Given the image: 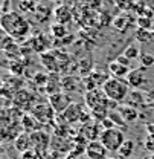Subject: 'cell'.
Wrapping results in <instances>:
<instances>
[{
	"mask_svg": "<svg viewBox=\"0 0 154 159\" xmlns=\"http://www.w3.org/2000/svg\"><path fill=\"white\" fill-rule=\"evenodd\" d=\"M54 19L59 25H67L73 19V12L67 5H61V6H57L54 9Z\"/></svg>",
	"mask_w": 154,
	"mask_h": 159,
	"instance_id": "12",
	"label": "cell"
},
{
	"mask_svg": "<svg viewBox=\"0 0 154 159\" xmlns=\"http://www.w3.org/2000/svg\"><path fill=\"white\" fill-rule=\"evenodd\" d=\"M134 35H136V39H137V41H140V43H150L154 39V32L147 31V29H140V28L136 29Z\"/></svg>",
	"mask_w": 154,
	"mask_h": 159,
	"instance_id": "25",
	"label": "cell"
},
{
	"mask_svg": "<svg viewBox=\"0 0 154 159\" xmlns=\"http://www.w3.org/2000/svg\"><path fill=\"white\" fill-rule=\"evenodd\" d=\"M49 104L52 106L55 113H64L69 109V106L72 104V99H70V97L67 93L59 92V93H55V95L49 97Z\"/></svg>",
	"mask_w": 154,
	"mask_h": 159,
	"instance_id": "5",
	"label": "cell"
},
{
	"mask_svg": "<svg viewBox=\"0 0 154 159\" xmlns=\"http://www.w3.org/2000/svg\"><path fill=\"white\" fill-rule=\"evenodd\" d=\"M102 90L107 95V98L116 102V104L124 102L128 97V93H130L128 92V83L124 81V80L113 78V77H110L108 81L102 86Z\"/></svg>",
	"mask_w": 154,
	"mask_h": 159,
	"instance_id": "2",
	"label": "cell"
},
{
	"mask_svg": "<svg viewBox=\"0 0 154 159\" xmlns=\"http://www.w3.org/2000/svg\"><path fill=\"white\" fill-rule=\"evenodd\" d=\"M14 147H15V150L19 152L20 155H21V153H24V152L32 150V148H34V145H32L31 135H29V133H20L19 136H17V139L14 141Z\"/></svg>",
	"mask_w": 154,
	"mask_h": 159,
	"instance_id": "16",
	"label": "cell"
},
{
	"mask_svg": "<svg viewBox=\"0 0 154 159\" xmlns=\"http://www.w3.org/2000/svg\"><path fill=\"white\" fill-rule=\"evenodd\" d=\"M51 31H52V34H54V37H55V39H63V37H64V34H66V28H64V25H59V23L52 25Z\"/></svg>",
	"mask_w": 154,
	"mask_h": 159,
	"instance_id": "31",
	"label": "cell"
},
{
	"mask_svg": "<svg viewBox=\"0 0 154 159\" xmlns=\"http://www.w3.org/2000/svg\"><path fill=\"white\" fill-rule=\"evenodd\" d=\"M21 125H23V129H24V133H34V132H37V129H38V119L35 118L34 115H23L21 116Z\"/></svg>",
	"mask_w": 154,
	"mask_h": 159,
	"instance_id": "18",
	"label": "cell"
},
{
	"mask_svg": "<svg viewBox=\"0 0 154 159\" xmlns=\"http://www.w3.org/2000/svg\"><path fill=\"white\" fill-rule=\"evenodd\" d=\"M32 2H34V3H37V5H38V3H41V0H32Z\"/></svg>",
	"mask_w": 154,
	"mask_h": 159,
	"instance_id": "40",
	"label": "cell"
},
{
	"mask_svg": "<svg viewBox=\"0 0 154 159\" xmlns=\"http://www.w3.org/2000/svg\"><path fill=\"white\" fill-rule=\"evenodd\" d=\"M0 25H2L3 32L14 40L26 39L31 32V25L26 20V17L23 14H20L19 11H14V9L11 12L2 16Z\"/></svg>",
	"mask_w": 154,
	"mask_h": 159,
	"instance_id": "1",
	"label": "cell"
},
{
	"mask_svg": "<svg viewBox=\"0 0 154 159\" xmlns=\"http://www.w3.org/2000/svg\"><path fill=\"white\" fill-rule=\"evenodd\" d=\"M116 60H117L121 64H124V66H128V67H130V60L127 58V57H124V55H119V57H117Z\"/></svg>",
	"mask_w": 154,
	"mask_h": 159,
	"instance_id": "38",
	"label": "cell"
},
{
	"mask_svg": "<svg viewBox=\"0 0 154 159\" xmlns=\"http://www.w3.org/2000/svg\"><path fill=\"white\" fill-rule=\"evenodd\" d=\"M46 2H57V0H46Z\"/></svg>",
	"mask_w": 154,
	"mask_h": 159,
	"instance_id": "42",
	"label": "cell"
},
{
	"mask_svg": "<svg viewBox=\"0 0 154 159\" xmlns=\"http://www.w3.org/2000/svg\"><path fill=\"white\" fill-rule=\"evenodd\" d=\"M115 5L121 11H130L134 8V0H115Z\"/></svg>",
	"mask_w": 154,
	"mask_h": 159,
	"instance_id": "30",
	"label": "cell"
},
{
	"mask_svg": "<svg viewBox=\"0 0 154 159\" xmlns=\"http://www.w3.org/2000/svg\"><path fill=\"white\" fill-rule=\"evenodd\" d=\"M107 148L102 145L101 141H92L87 142L86 147V158L87 159H107Z\"/></svg>",
	"mask_w": 154,
	"mask_h": 159,
	"instance_id": "7",
	"label": "cell"
},
{
	"mask_svg": "<svg viewBox=\"0 0 154 159\" xmlns=\"http://www.w3.org/2000/svg\"><path fill=\"white\" fill-rule=\"evenodd\" d=\"M99 141H101L102 145L107 148V152L117 153L119 148L122 147V144L125 142V138H124V132L116 127V129L102 130V132H101V136H99Z\"/></svg>",
	"mask_w": 154,
	"mask_h": 159,
	"instance_id": "3",
	"label": "cell"
},
{
	"mask_svg": "<svg viewBox=\"0 0 154 159\" xmlns=\"http://www.w3.org/2000/svg\"><path fill=\"white\" fill-rule=\"evenodd\" d=\"M125 101L128 102V106H131V107H134V109H137L139 106H142V104L145 102L143 93L139 92V90H133L131 93H128V97H127Z\"/></svg>",
	"mask_w": 154,
	"mask_h": 159,
	"instance_id": "23",
	"label": "cell"
},
{
	"mask_svg": "<svg viewBox=\"0 0 154 159\" xmlns=\"http://www.w3.org/2000/svg\"><path fill=\"white\" fill-rule=\"evenodd\" d=\"M63 118H64V121H67V122H79V121H84V118L89 119V116H86V112H84V109H82L81 104L72 102L69 106V109L63 113Z\"/></svg>",
	"mask_w": 154,
	"mask_h": 159,
	"instance_id": "8",
	"label": "cell"
},
{
	"mask_svg": "<svg viewBox=\"0 0 154 159\" xmlns=\"http://www.w3.org/2000/svg\"><path fill=\"white\" fill-rule=\"evenodd\" d=\"M34 95L28 90H19L15 95H14V104L20 107V109H24V110H29V109H34Z\"/></svg>",
	"mask_w": 154,
	"mask_h": 159,
	"instance_id": "10",
	"label": "cell"
},
{
	"mask_svg": "<svg viewBox=\"0 0 154 159\" xmlns=\"http://www.w3.org/2000/svg\"><path fill=\"white\" fill-rule=\"evenodd\" d=\"M19 2H20V0H15V5H17V3H19Z\"/></svg>",
	"mask_w": 154,
	"mask_h": 159,
	"instance_id": "43",
	"label": "cell"
},
{
	"mask_svg": "<svg viewBox=\"0 0 154 159\" xmlns=\"http://www.w3.org/2000/svg\"><path fill=\"white\" fill-rule=\"evenodd\" d=\"M81 136L86 139L87 142L92 141H99L98 136H101L99 130H98V124L96 121H90V122H84L82 129H81Z\"/></svg>",
	"mask_w": 154,
	"mask_h": 159,
	"instance_id": "14",
	"label": "cell"
},
{
	"mask_svg": "<svg viewBox=\"0 0 154 159\" xmlns=\"http://www.w3.org/2000/svg\"><path fill=\"white\" fill-rule=\"evenodd\" d=\"M134 148H136V144L134 141L131 139H125V142L122 144V147L119 148L117 155L121 159H131V156L134 155Z\"/></svg>",
	"mask_w": 154,
	"mask_h": 159,
	"instance_id": "19",
	"label": "cell"
},
{
	"mask_svg": "<svg viewBox=\"0 0 154 159\" xmlns=\"http://www.w3.org/2000/svg\"><path fill=\"white\" fill-rule=\"evenodd\" d=\"M9 69H11V72H14L15 75H20V74H23V64L20 63L19 60H12L11 61V66H9Z\"/></svg>",
	"mask_w": 154,
	"mask_h": 159,
	"instance_id": "34",
	"label": "cell"
},
{
	"mask_svg": "<svg viewBox=\"0 0 154 159\" xmlns=\"http://www.w3.org/2000/svg\"><path fill=\"white\" fill-rule=\"evenodd\" d=\"M136 23H137V26L140 29H147V31H151L153 29V25H154L151 17H137Z\"/></svg>",
	"mask_w": 154,
	"mask_h": 159,
	"instance_id": "28",
	"label": "cell"
},
{
	"mask_svg": "<svg viewBox=\"0 0 154 159\" xmlns=\"http://www.w3.org/2000/svg\"><path fill=\"white\" fill-rule=\"evenodd\" d=\"M61 89L64 92H72V90H77L78 89V80L72 75H66L61 78Z\"/></svg>",
	"mask_w": 154,
	"mask_h": 159,
	"instance_id": "24",
	"label": "cell"
},
{
	"mask_svg": "<svg viewBox=\"0 0 154 159\" xmlns=\"http://www.w3.org/2000/svg\"><path fill=\"white\" fill-rule=\"evenodd\" d=\"M84 102H86V106H87L90 110L95 109V107H101V106H107V107L110 109V99L107 98V95L104 93V90H99V89L86 92Z\"/></svg>",
	"mask_w": 154,
	"mask_h": 159,
	"instance_id": "4",
	"label": "cell"
},
{
	"mask_svg": "<svg viewBox=\"0 0 154 159\" xmlns=\"http://www.w3.org/2000/svg\"><path fill=\"white\" fill-rule=\"evenodd\" d=\"M151 159H154V155H153V158H151Z\"/></svg>",
	"mask_w": 154,
	"mask_h": 159,
	"instance_id": "44",
	"label": "cell"
},
{
	"mask_svg": "<svg viewBox=\"0 0 154 159\" xmlns=\"http://www.w3.org/2000/svg\"><path fill=\"white\" fill-rule=\"evenodd\" d=\"M107 159H121V158H107Z\"/></svg>",
	"mask_w": 154,
	"mask_h": 159,
	"instance_id": "41",
	"label": "cell"
},
{
	"mask_svg": "<svg viewBox=\"0 0 154 159\" xmlns=\"http://www.w3.org/2000/svg\"><path fill=\"white\" fill-rule=\"evenodd\" d=\"M32 115L38 119V122L41 124H46V122H52L54 119V115H55V110L52 109V106L49 102H41V104H37L34 109H32Z\"/></svg>",
	"mask_w": 154,
	"mask_h": 159,
	"instance_id": "6",
	"label": "cell"
},
{
	"mask_svg": "<svg viewBox=\"0 0 154 159\" xmlns=\"http://www.w3.org/2000/svg\"><path fill=\"white\" fill-rule=\"evenodd\" d=\"M20 159H43V155L37 152V150H29V152H24L20 155Z\"/></svg>",
	"mask_w": 154,
	"mask_h": 159,
	"instance_id": "33",
	"label": "cell"
},
{
	"mask_svg": "<svg viewBox=\"0 0 154 159\" xmlns=\"http://www.w3.org/2000/svg\"><path fill=\"white\" fill-rule=\"evenodd\" d=\"M128 23H130V20L127 19V16H117L113 20V26H115L116 29H119V31H125L127 26H128Z\"/></svg>",
	"mask_w": 154,
	"mask_h": 159,
	"instance_id": "26",
	"label": "cell"
},
{
	"mask_svg": "<svg viewBox=\"0 0 154 159\" xmlns=\"http://www.w3.org/2000/svg\"><path fill=\"white\" fill-rule=\"evenodd\" d=\"M140 63H142V67H153L154 66V55H150V54H142L140 57Z\"/></svg>",
	"mask_w": 154,
	"mask_h": 159,
	"instance_id": "32",
	"label": "cell"
},
{
	"mask_svg": "<svg viewBox=\"0 0 154 159\" xmlns=\"http://www.w3.org/2000/svg\"><path fill=\"white\" fill-rule=\"evenodd\" d=\"M41 64L51 72V74H55L58 72L61 67H59V61H58V55L55 52H44L41 54Z\"/></svg>",
	"mask_w": 154,
	"mask_h": 159,
	"instance_id": "13",
	"label": "cell"
},
{
	"mask_svg": "<svg viewBox=\"0 0 154 159\" xmlns=\"http://www.w3.org/2000/svg\"><path fill=\"white\" fill-rule=\"evenodd\" d=\"M130 67L128 66H124V64H121L117 60H113V61H110L108 63V72H110V77H113V78H125L128 77V74H130Z\"/></svg>",
	"mask_w": 154,
	"mask_h": 159,
	"instance_id": "15",
	"label": "cell"
},
{
	"mask_svg": "<svg viewBox=\"0 0 154 159\" xmlns=\"http://www.w3.org/2000/svg\"><path fill=\"white\" fill-rule=\"evenodd\" d=\"M124 57H127L128 60H134L137 57H140V52H139V48L134 44H130L127 49H124Z\"/></svg>",
	"mask_w": 154,
	"mask_h": 159,
	"instance_id": "29",
	"label": "cell"
},
{
	"mask_svg": "<svg viewBox=\"0 0 154 159\" xmlns=\"http://www.w3.org/2000/svg\"><path fill=\"white\" fill-rule=\"evenodd\" d=\"M31 139H32V145H34V150L40 152L41 155L47 150L49 144H51V136L41 130H37L34 133H31Z\"/></svg>",
	"mask_w": 154,
	"mask_h": 159,
	"instance_id": "9",
	"label": "cell"
},
{
	"mask_svg": "<svg viewBox=\"0 0 154 159\" xmlns=\"http://www.w3.org/2000/svg\"><path fill=\"white\" fill-rule=\"evenodd\" d=\"M66 159H84V156H82V155H78L75 152H70V153L66 156Z\"/></svg>",
	"mask_w": 154,
	"mask_h": 159,
	"instance_id": "39",
	"label": "cell"
},
{
	"mask_svg": "<svg viewBox=\"0 0 154 159\" xmlns=\"http://www.w3.org/2000/svg\"><path fill=\"white\" fill-rule=\"evenodd\" d=\"M145 148L148 152H153L154 153V133L147 136V139H145Z\"/></svg>",
	"mask_w": 154,
	"mask_h": 159,
	"instance_id": "36",
	"label": "cell"
},
{
	"mask_svg": "<svg viewBox=\"0 0 154 159\" xmlns=\"http://www.w3.org/2000/svg\"><path fill=\"white\" fill-rule=\"evenodd\" d=\"M92 67H93V63L92 60H82L79 61V74L81 75H90L92 74Z\"/></svg>",
	"mask_w": 154,
	"mask_h": 159,
	"instance_id": "27",
	"label": "cell"
},
{
	"mask_svg": "<svg viewBox=\"0 0 154 159\" xmlns=\"http://www.w3.org/2000/svg\"><path fill=\"white\" fill-rule=\"evenodd\" d=\"M37 9V3L32 0H20L17 3V11L20 14H34Z\"/></svg>",
	"mask_w": 154,
	"mask_h": 159,
	"instance_id": "21",
	"label": "cell"
},
{
	"mask_svg": "<svg viewBox=\"0 0 154 159\" xmlns=\"http://www.w3.org/2000/svg\"><path fill=\"white\" fill-rule=\"evenodd\" d=\"M101 125L104 127V130H108V129H116L115 122H113V121H112V119H110V118L104 119V121L101 122Z\"/></svg>",
	"mask_w": 154,
	"mask_h": 159,
	"instance_id": "37",
	"label": "cell"
},
{
	"mask_svg": "<svg viewBox=\"0 0 154 159\" xmlns=\"http://www.w3.org/2000/svg\"><path fill=\"white\" fill-rule=\"evenodd\" d=\"M51 12H54V11L51 9L49 2H41V3H38V5H37V9H35V12H34V14L38 17V20L44 21V20L51 16Z\"/></svg>",
	"mask_w": 154,
	"mask_h": 159,
	"instance_id": "22",
	"label": "cell"
},
{
	"mask_svg": "<svg viewBox=\"0 0 154 159\" xmlns=\"http://www.w3.org/2000/svg\"><path fill=\"white\" fill-rule=\"evenodd\" d=\"M125 81L128 83V86H131V87H134V89H140V87H143V84L147 83V77H145V67L131 69Z\"/></svg>",
	"mask_w": 154,
	"mask_h": 159,
	"instance_id": "11",
	"label": "cell"
},
{
	"mask_svg": "<svg viewBox=\"0 0 154 159\" xmlns=\"http://www.w3.org/2000/svg\"><path fill=\"white\" fill-rule=\"evenodd\" d=\"M82 5L86 8H89L90 11H95L102 5V0H82Z\"/></svg>",
	"mask_w": 154,
	"mask_h": 159,
	"instance_id": "35",
	"label": "cell"
},
{
	"mask_svg": "<svg viewBox=\"0 0 154 159\" xmlns=\"http://www.w3.org/2000/svg\"><path fill=\"white\" fill-rule=\"evenodd\" d=\"M58 86H61V78H58L57 74H49V81H47V84H46V90H47L49 97L61 92V89H59Z\"/></svg>",
	"mask_w": 154,
	"mask_h": 159,
	"instance_id": "20",
	"label": "cell"
},
{
	"mask_svg": "<svg viewBox=\"0 0 154 159\" xmlns=\"http://www.w3.org/2000/svg\"><path fill=\"white\" fill-rule=\"evenodd\" d=\"M117 112L121 113L122 119H124L127 124H131V122H134L136 119H137V116H139V113H137V109L131 107V106H119V107H117Z\"/></svg>",
	"mask_w": 154,
	"mask_h": 159,
	"instance_id": "17",
	"label": "cell"
}]
</instances>
